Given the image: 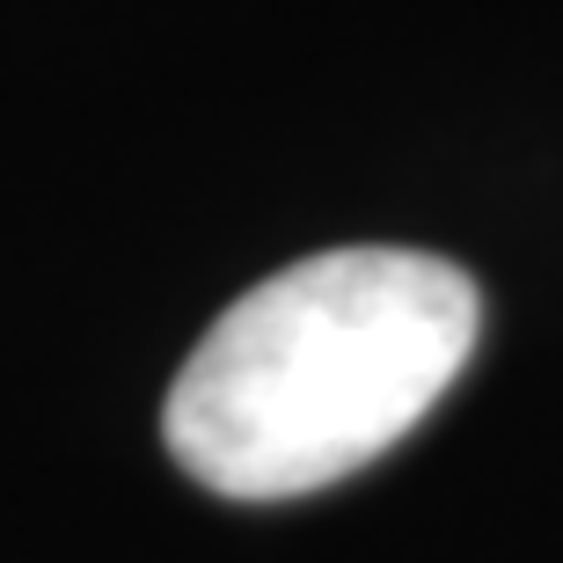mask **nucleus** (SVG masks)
Masks as SVG:
<instances>
[{
  "label": "nucleus",
  "instance_id": "1",
  "mask_svg": "<svg viewBox=\"0 0 563 563\" xmlns=\"http://www.w3.org/2000/svg\"><path fill=\"white\" fill-rule=\"evenodd\" d=\"M476 278L424 250H330L234 300L168 388V454L212 498L330 490L461 380Z\"/></svg>",
  "mask_w": 563,
  "mask_h": 563
}]
</instances>
